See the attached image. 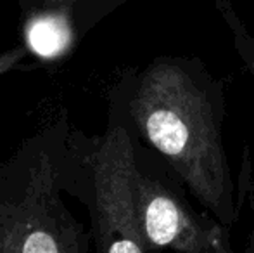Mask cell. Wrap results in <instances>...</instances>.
I'll list each match as a JSON object with an SVG mask.
<instances>
[{
    "mask_svg": "<svg viewBox=\"0 0 254 253\" xmlns=\"http://www.w3.org/2000/svg\"><path fill=\"white\" fill-rule=\"evenodd\" d=\"M138 142L114 85L109 92L106 130L92 137L71 128L73 169L67 194L87 208L92 243L99 253L149 252L137 213Z\"/></svg>",
    "mask_w": 254,
    "mask_h": 253,
    "instance_id": "3957f363",
    "label": "cell"
},
{
    "mask_svg": "<svg viewBox=\"0 0 254 253\" xmlns=\"http://www.w3.org/2000/svg\"><path fill=\"white\" fill-rule=\"evenodd\" d=\"M189 189L171 167L138 142L137 213L149 252L232 253L228 227L209 212H197Z\"/></svg>",
    "mask_w": 254,
    "mask_h": 253,
    "instance_id": "277c9868",
    "label": "cell"
},
{
    "mask_svg": "<svg viewBox=\"0 0 254 253\" xmlns=\"http://www.w3.org/2000/svg\"><path fill=\"white\" fill-rule=\"evenodd\" d=\"M140 142L156 151L206 212L228 229L239 220L223 139L225 84L199 58L157 56L114 84Z\"/></svg>",
    "mask_w": 254,
    "mask_h": 253,
    "instance_id": "6da1fadb",
    "label": "cell"
},
{
    "mask_svg": "<svg viewBox=\"0 0 254 253\" xmlns=\"http://www.w3.org/2000/svg\"><path fill=\"white\" fill-rule=\"evenodd\" d=\"M21 37L24 49L40 61H59L81 42L67 14L52 9L21 14Z\"/></svg>",
    "mask_w": 254,
    "mask_h": 253,
    "instance_id": "5b68a950",
    "label": "cell"
},
{
    "mask_svg": "<svg viewBox=\"0 0 254 253\" xmlns=\"http://www.w3.org/2000/svg\"><path fill=\"white\" fill-rule=\"evenodd\" d=\"M127 2L128 0H17L21 14L42 9L66 12L80 40Z\"/></svg>",
    "mask_w": 254,
    "mask_h": 253,
    "instance_id": "8992f818",
    "label": "cell"
},
{
    "mask_svg": "<svg viewBox=\"0 0 254 253\" xmlns=\"http://www.w3.org/2000/svg\"><path fill=\"white\" fill-rule=\"evenodd\" d=\"M69 116L26 137L9 160H0V253H88L90 229L64 205L73 153Z\"/></svg>",
    "mask_w": 254,
    "mask_h": 253,
    "instance_id": "7a4b0ae2",
    "label": "cell"
},
{
    "mask_svg": "<svg viewBox=\"0 0 254 253\" xmlns=\"http://www.w3.org/2000/svg\"><path fill=\"white\" fill-rule=\"evenodd\" d=\"M214 7L220 12L225 26L228 28L239 61L246 68L254 82V33L248 28L241 14L235 10L232 0H214Z\"/></svg>",
    "mask_w": 254,
    "mask_h": 253,
    "instance_id": "52a82bcc",
    "label": "cell"
}]
</instances>
